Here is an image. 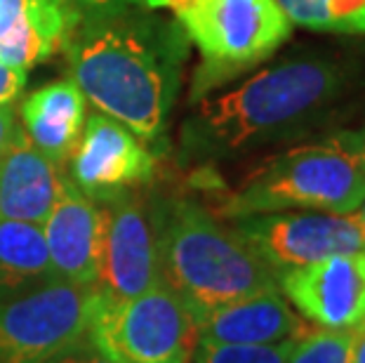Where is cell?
<instances>
[{
	"mask_svg": "<svg viewBox=\"0 0 365 363\" xmlns=\"http://www.w3.org/2000/svg\"><path fill=\"white\" fill-rule=\"evenodd\" d=\"M66 50L71 81L85 102L123 123L142 142L160 140L186 57L180 24L123 10L81 21Z\"/></svg>",
	"mask_w": 365,
	"mask_h": 363,
	"instance_id": "cell-1",
	"label": "cell"
},
{
	"mask_svg": "<svg viewBox=\"0 0 365 363\" xmlns=\"http://www.w3.org/2000/svg\"><path fill=\"white\" fill-rule=\"evenodd\" d=\"M335 59L292 57L245 78L234 90L200 97L182 123V156L229 160L299 137L344 95Z\"/></svg>",
	"mask_w": 365,
	"mask_h": 363,
	"instance_id": "cell-2",
	"label": "cell"
},
{
	"mask_svg": "<svg viewBox=\"0 0 365 363\" xmlns=\"http://www.w3.org/2000/svg\"><path fill=\"white\" fill-rule=\"evenodd\" d=\"M160 283L193 319L234 300L278 288V276L234 227L191 198H160L151 208Z\"/></svg>",
	"mask_w": 365,
	"mask_h": 363,
	"instance_id": "cell-3",
	"label": "cell"
},
{
	"mask_svg": "<svg viewBox=\"0 0 365 363\" xmlns=\"http://www.w3.org/2000/svg\"><path fill=\"white\" fill-rule=\"evenodd\" d=\"M365 198V158L356 130L267 158L220 203V218L312 210L351 215Z\"/></svg>",
	"mask_w": 365,
	"mask_h": 363,
	"instance_id": "cell-4",
	"label": "cell"
},
{
	"mask_svg": "<svg viewBox=\"0 0 365 363\" xmlns=\"http://www.w3.org/2000/svg\"><path fill=\"white\" fill-rule=\"evenodd\" d=\"M170 10L203 64L193 78L191 99L269 59L292 34V21L276 0H142Z\"/></svg>",
	"mask_w": 365,
	"mask_h": 363,
	"instance_id": "cell-5",
	"label": "cell"
},
{
	"mask_svg": "<svg viewBox=\"0 0 365 363\" xmlns=\"http://www.w3.org/2000/svg\"><path fill=\"white\" fill-rule=\"evenodd\" d=\"M88 337L111 363H191L198 326L168 285L135 297L95 290Z\"/></svg>",
	"mask_w": 365,
	"mask_h": 363,
	"instance_id": "cell-6",
	"label": "cell"
},
{
	"mask_svg": "<svg viewBox=\"0 0 365 363\" xmlns=\"http://www.w3.org/2000/svg\"><path fill=\"white\" fill-rule=\"evenodd\" d=\"M95 290L54 279L0 297V363H50L88 333Z\"/></svg>",
	"mask_w": 365,
	"mask_h": 363,
	"instance_id": "cell-7",
	"label": "cell"
},
{
	"mask_svg": "<svg viewBox=\"0 0 365 363\" xmlns=\"http://www.w3.org/2000/svg\"><path fill=\"white\" fill-rule=\"evenodd\" d=\"M236 234L274 269L276 276L332 255L365 250L351 215L285 210L231 220Z\"/></svg>",
	"mask_w": 365,
	"mask_h": 363,
	"instance_id": "cell-8",
	"label": "cell"
},
{
	"mask_svg": "<svg viewBox=\"0 0 365 363\" xmlns=\"http://www.w3.org/2000/svg\"><path fill=\"white\" fill-rule=\"evenodd\" d=\"M68 160V180L95 203L139 187L156 173V153L146 142L99 111L85 118L81 140Z\"/></svg>",
	"mask_w": 365,
	"mask_h": 363,
	"instance_id": "cell-9",
	"label": "cell"
},
{
	"mask_svg": "<svg viewBox=\"0 0 365 363\" xmlns=\"http://www.w3.org/2000/svg\"><path fill=\"white\" fill-rule=\"evenodd\" d=\"M278 288L314 326L351 330L365 323V250L287 269L278 274Z\"/></svg>",
	"mask_w": 365,
	"mask_h": 363,
	"instance_id": "cell-10",
	"label": "cell"
},
{
	"mask_svg": "<svg viewBox=\"0 0 365 363\" xmlns=\"http://www.w3.org/2000/svg\"><path fill=\"white\" fill-rule=\"evenodd\" d=\"M104 208V252L99 288L115 297H135L160 283L151 210L135 191L99 203Z\"/></svg>",
	"mask_w": 365,
	"mask_h": 363,
	"instance_id": "cell-11",
	"label": "cell"
},
{
	"mask_svg": "<svg viewBox=\"0 0 365 363\" xmlns=\"http://www.w3.org/2000/svg\"><path fill=\"white\" fill-rule=\"evenodd\" d=\"M57 279L99 285L104 252V208L64 175L61 194L41 224Z\"/></svg>",
	"mask_w": 365,
	"mask_h": 363,
	"instance_id": "cell-12",
	"label": "cell"
},
{
	"mask_svg": "<svg viewBox=\"0 0 365 363\" xmlns=\"http://www.w3.org/2000/svg\"><path fill=\"white\" fill-rule=\"evenodd\" d=\"M198 342L215 344H278L307 330L302 316L281 288L264 290L215 307L196 316Z\"/></svg>",
	"mask_w": 365,
	"mask_h": 363,
	"instance_id": "cell-13",
	"label": "cell"
},
{
	"mask_svg": "<svg viewBox=\"0 0 365 363\" xmlns=\"http://www.w3.org/2000/svg\"><path fill=\"white\" fill-rule=\"evenodd\" d=\"M76 26L61 0H0V61L29 71L64 50Z\"/></svg>",
	"mask_w": 365,
	"mask_h": 363,
	"instance_id": "cell-14",
	"label": "cell"
},
{
	"mask_svg": "<svg viewBox=\"0 0 365 363\" xmlns=\"http://www.w3.org/2000/svg\"><path fill=\"white\" fill-rule=\"evenodd\" d=\"M64 175L19 130L0 156V220L43 224L61 194Z\"/></svg>",
	"mask_w": 365,
	"mask_h": 363,
	"instance_id": "cell-15",
	"label": "cell"
},
{
	"mask_svg": "<svg viewBox=\"0 0 365 363\" xmlns=\"http://www.w3.org/2000/svg\"><path fill=\"white\" fill-rule=\"evenodd\" d=\"M85 118V97L71 78L43 85L21 104L24 135L57 165L71 158Z\"/></svg>",
	"mask_w": 365,
	"mask_h": 363,
	"instance_id": "cell-16",
	"label": "cell"
},
{
	"mask_svg": "<svg viewBox=\"0 0 365 363\" xmlns=\"http://www.w3.org/2000/svg\"><path fill=\"white\" fill-rule=\"evenodd\" d=\"M57 279L41 224L0 220V297Z\"/></svg>",
	"mask_w": 365,
	"mask_h": 363,
	"instance_id": "cell-17",
	"label": "cell"
},
{
	"mask_svg": "<svg viewBox=\"0 0 365 363\" xmlns=\"http://www.w3.org/2000/svg\"><path fill=\"white\" fill-rule=\"evenodd\" d=\"M297 26L365 36V0H276Z\"/></svg>",
	"mask_w": 365,
	"mask_h": 363,
	"instance_id": "cell-18",
	"label": "cell"
},
{
	"mask_svg": "<svg viewBox=\"0 0 365 363\" xmlns=\"http://www.w3.org/2000/svg\"><path fill=\"white\" fill-rule=\"evenodd\" d=\"M351 330H304L294 339L287 363H351Z\"/></svg>",
	"mask_w": 365,
	"mask_h": 363,
	"instance_id": "cell-19",
	"label": "cell"
},
{
	"mask_svg": "<svg viewBox=\"0 0 365 363\" xmlns=\"http://www.w3.org/2000/svg\"><path fill=\"white\" fill-rule=\"evenodd\" d=\"M294 339H285V342L278 344L198 342L191 363H287Z\"/></svg>",
	"mask_w": 365,
	"mask_h": 363,
	"instance_id": "cell-20",
	"label": "cell"
},
{
	"mask_svg": "<svg viewBox=\"0 0 365 363\" xmlns=\"http://www.w3.org/2000/svg\"><path fill=\"white\" fill-rule=\"evenodd\" d=\"M68 10L76 14L78 24L85 19H97V17H106V14L113 12H123L130 10V7L139 5L142 0H61Z\"/></svg>",
	"mask_w": 365,
	"mask_h": 363,
	"instance_id": "cell-21",
	"label": "cell"
},
{
	"mask_svg": "<svg viewBox=\"0 0 365 363\" xmlns=\"http://www.w3.org/2000/svg\"><path fill=\"white\" fill-rule=\"evenodd\" d=\"M50 363H111L102 352L97 349L95 342L85 333L73 344H68L64 352H59Z\"/></svg>",
	"mask_w": 365,
	"mask_h": 363,
	"instance_id": "cell-22",
	"label": "cell"
},
{
	"mask_svg": "<svg viewBox=\"0 0 365 363\" xmlns=\"http://www.w3.org/2000/svg\"><path fill=\"white\" fill-rule=\"evenodd\" d=\"M29 78L26 68H17V66H7L0 61V106L3 104H12L21 92H24V85Z\"/></svg>",
	"mask_w": 365,
	"mask_h": 363,
	"instance_id": "cell-23",
	"label": "cell"
},
{
	"mask_svg": "<svg viewBox=\"0 0 365 363\" xmlns=\"http://www.w3.org/2000/svg\"><path fill=\"white\" fill-rule=\"evenodd\" d=\"M19 130H21V123L17 121L14 106L3 104L0 106V156H3V151L12 144V140L17 137Z\"/></svg>",
	"mask_w": 365,
	"mask_h": 363,
	"instance_id": "cell-24",
	"label": "cell"
},
{
	"mask_svg": "<svg viewBox=\"0 0 365 363\" xmlns=\"http://www.w3.org/2000/svg\"><path fill=\"white\" fill-rule=\"evenodd\" d=\"M351 363H365V323H361V326L354 328Z\"/></svg>",
	"mask_w": 365,
	"mask_h": 363,
	"instance_id": "cell-25",
	"label": "cell"
},
{
	"mask_svg": "<svg viewBox=\"0 0 365 363\" xmlns=\"http://www.w3.org/2000/svg\"><path fill=\"white\" fill-rule=\"evenodd\" d=\"M351 218H354V222H356V227H359V231H361V236H363V241H365V198L361 200V205L356 208V210L351 213Z\"/></svg>",
	"mask_w": 365,
	"mask_h": 363,
	"instance_id": "cell-26",
	"label": "cell"
},
{
	"mask_svg": "<svg viewBox=\"0 0 365 363\" xmlns=\"http://www.w3.org/2000/svg\"><path fill=\"white\" fill-rule=\"evenodd\" d=\"M356 135H359V146H361V153H363V158H365V126L361 130H356Z\"/></svg>",
	"mask_w": 365,
	"mask_h": 363,
	"instance_id": "cell-27",
	"label": "cell"
}]
</instances>
